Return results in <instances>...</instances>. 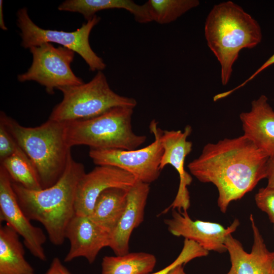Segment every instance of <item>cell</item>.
<instances>
[{
  "mask_svg": "<svg viewBox=\"0 0 274 274\" xmlns=\"http://www.w3.org/2000/svg\"><path fill=\"white\" fill-rule=\"evenodd\" d=\"M268 159L243 135L206 144L187 167L200 182L217 187L218 206L225 213L231 202L242 198L266 178Z\"/></svg>",
  "mask_w": 274,
  "mask_h": 274,
  "instance_id": "1",
  "label": "cell"
},
{
  "mask_svg": "<svg viewBox=\"0 0 274 274\" xmlns=\"http://www.w3.org/2000/svg\"><path fill=\"white\" fill-rule=\"evenodd\" d=\"M84 165L70 155L65 169L52 186L32 190L12 182V187L23 211L30 220L40 222L55 246L63 244L65 230L75 215L77 187L85 174Z\"/></svg>",
  "mask_w": 274,
  "mask_h": 274,
  "instance_id": "2",
  "label": "cell"
},
{
  "mask_svg": "<svg viewBox=\"0 0 274 274\" xmlns=\"http://www.w3.org/2000/svg\"><path fill=\"white\" fill-rule=\"evenodd\" d=\"M207 44L221 65V79L226 85L239 52L253 48L262 40L258 22L239 6L231 1L215 5L204 25Z\"/></svg>",
  "mask_w": 274,
  "mask_h": 274,
  "instance_id": "3",
  "label": "cell"
},
{
  "mask_svg": "<svg viewBox=\"0 0 274 274\" xmlns=\"http://www.w3.org/2000/svg\"><path fill=\"white\" fill-rule=\"evenodd\" d=\"M0 123L32 163L42 189L53 185L63 174L71 154L65 138V123L48 119L37 127H25L3 111Z\"/></svg>",
  "mask_w": 274,
  "mask_h": 274,
  "instance_id": "4",
  "label": "cell"
},
{
  "mask_svg": "<svg viewBox=\"0 0 274 274\" xmlns=\"http://www.w3.org/2000/svg\"><path fill=\"white\" fill-rule=\"evenodd\" d=\"M133 109L114 107L90 119L64 123L68 146L85 145L94 149H138L146 142L147 137L132 130Z\"/></svg>",
  "mask_w": 274,
  "mask_h": 274,
  "instance_id": "5",
  "label": "cell"
},
{
  "mask_svg": "<svg viewBox=\"0 0 274 274\" xmlns=\"http://www.w3.org/2000/svg\"><path fill=\"white\" fill-rule=\"evenodd\" d=\"M62 100L52 110L49 119L61 123L90 119L117 107L134 108L135 99L119 95L110 87L102 71L88 82L60 87Z\"/></svg>",
  "mask_w": 274,
  "mask_h": 274,
  "instance_id": "6",
  "label": "cell"
},
{
  "mask_svg": "<svg viewBox=\"0 0 274 274\" xmlns=\"http://www.w3.org/2000/svg\"><path fill=\"white\" fill-rule=\"evenodd\" d=\"M16 16L17 25L20 30L21 45L24 48L54 43L80 55L91 72L102 71L106 67L103 59L95 53L89 43L90 34L100 20V17L96 15L71 32L41 28L29 17L25 7L18 10Z\"/></svg>",
  "mask_w": 274,
  "mask_h": 274,
  "instance_id": "7",
  "label": "cell"
},
{
  "mask_svg": "<svg viewBox=\"0 0 274 274\" xmlns=\"http://www.w3.org/2000/svg\"><path fill=\"white\" fill-rule=\"evenodd\" d=\"M149 129L154 141L145 147L129 150L90 149L89 157L97 166L119 168L131 174L136 180L150 184L159 178L161 170L163 149L161 138L163 130L155 120L150 122Z\"/></svg>",
  "mask_w": 274,
  "mask_h": 274,
  "instance_id": "8",
  "label": "cell"
},
{
  "mask_svg": "<svg viewBox=\"0 0 274 274\" xmlns=\"http://www.w3.org/2000/svg\"><path fill=\"white\" fill-rule=\"evenodd\" d=\"M29 49L32 61L26 72L18 75V81H35L44 86L51 95L56 89L84 83L72 70L75 53L73 51L61 46L55 47L49 43Z\"/></svg>",
  "mask_w": 274,
  "mask_h": 274,
  "instance_id": "9",
  "label": "cell"
},
{
  "mask_svg": "<svg viewBox=\"0 0 274 274\" xmlns=\"http://www.w3.org/2000/svg\"><path fill=\"white\" fill-rule=\"evenodd\" d=\"M0 220L5 222L23 238L30 253L41 261L46 260L43 245L46 236L43 230L33 226L21 209L13 190L11 179L0 165Z\"/></svg>",
  "mask_w": 274,
  "mask_h": 274,
  "instance_id": "10",
  "label": "cell"
},
{
  "mask_svg": "<svg viewBox=\"0 0 274 274\" xmlns=\"http://www.w3.org/2000/svg\"><path fill=\"white\" fill-rule=\"evenodd\" d=\"M164 223L173 235L193 241L209 252L219 253L227 251L226 238L239 225L237 219L227 228L218 223L193 220L187 211L176 210H173L172 218L165 219Z\"/></svg>",
  "mask_w": 274,
  "mask_h": 274,
  "instance_id": "11",
  "label": "cell"
},
{
  "mask_svg": "<svg viewBox=\"0 0 274 274\" xmlns=\"http://www.w3.org/2000/svg\"><path fill=\"white\" fill-rule=\"evenodd\" d=\"M192 128L187 125L181 130H163L161 141L163 152L160 161L162 170L167 165H170L177 171L180 178L178 190L172 203L162 213L169 209H177L179 212L187 211L190 207V196L187 187L192 182L191 176L185 170L184 165L187 156L192 151V144L188 141Z\"/></svg>",
  "mask_w": 274,
  "mask_h": 274,
  "instance_id": "12",
  "label": "cell"
},
{
  "mask_svg": "<svg viewBox=\"0 0 274 274\" xmlns=\"http://www.w3.org/2000/svg\"><path fill=\"white\" fill-rule=\"evenodd\" d=\"M136 179L130 174L111 166H97L79 180L76 190L75 214L90 216L99 195L113 187L129 188Z\"/></svg>",
  "mask_w": 274,
  "mask_h": 274,
  "instance_id": "13",
  "label": "cell"
},
{
  "mask_svg": "<svg viewBox=\"0 0 274 274\" xmlns=\"http://www.w3.org/2000/svg\"><path fill=\"white\" fill-rule=\"evenodd\" d=\"M65 238L70 247L64 261L85 258L92 264L104 248L109 247L110 232L96 224L88 216L75 214L67 226Z\"/></svg>",
  "mask_w": 274,
  "mask_h": 274,
  "instance_id": "14",
  "label": "cell"
},
{
  "mask_svg": "<svg viewBox=\"0 0 274 274\" xmlns=\"http://www.w3.org/2000/svg\"><path fill=\"white\" fill-rule=\"evenodd\" d=\"M250 220L253 233V244L250 253L231 234L225 242L229 253L230 269L233 274H274V252L269 251L255 223L252 214Z\"/></svg>",
  "mask_w": 274,
  "mask_h": 274,
  "instance_id": "15",
  "label": "cell"
},
{
  "mask_svg": "<svg viewBox=\"0 0 274 274\" xmlns=\"http://www.w3.org/2000/svg\"><path fill=\"white\" fill-rule=\"evenodd\" d=\"M150 184L136 180L128 190L125 209L118 224L110 233V248L116 255L129 253L131 234L144 220Z\"/></svg>",
  "mask_w": 274,
  "mask_h": 274,
  "instance_id": "16",
  "label": "cell"
},
{
  "mask_svg": "<svg viewBox=\"0 0 274 274\" xmlns=\"http://www.w3.org/2000/svg\"><path fill=\"white\" fill-rule=\"evenodd\" d=\"M244 135L269 158H274V111L264 95L251 103L250 111L239 115Z\"/></svg>",
  "mask_w": 274,
  "mask_h": 274,
  "instance_id": "17",
  "label": "cell"
},
{
  "mask_svg": "<svg viewBox=\"0 0 274 274\" xmlns=\"http://www.w3.org/2000/svg\"><path fill=\"white\" fill-rule=\"evenodd\" d=\"M111 9L128 11L140 23L152 21L146 3L141 5L131 0H66L58 7L59 11L80 13L87 21L97 12Z\"/></svg>",
  "mask_w": 274,
  "mask_h": 274,
  "instance_id": "18",
  "label": "cell"
},
{
  "mask_svg": "<svg viewBox=\"0 0 274 274\" xmlns=\"http://www.w3.org/2000/svg\"><path fill=\"white\" fill-rule=\"evenodd\" d=\"M19 235L7 224L0 227V274H35L24 257Z\"/></svg>",
  "mask_w": 274,
  "mask_h": 274,
  "instance_id": "19",
  "label": "cell"
},
{
  "mask_svg": "<svg viewBox=\"0 0 274 274\" xmlns=\"http://www.w3.org/2000/svg\"><path fill=\"white\" fill-rule=\"evenodd\" d=\"M129 188L113 187L104 190L97 198L89 216L96 224L110 233L124 211Z\"/></svg>",
  "mask_w": 274,
  "mask_h": 274,
  "instance_id": "20",
  "label": "cell"
},
{
  "mask_svg": "<svg viewBox=\"0 0 274 274\" xmlns=\"http://www.w3.org/2000/svg\"><path fill=\"white\" fill-rule=\"evenodd\" d=\"M156 261L154 255L143 252L106 256L101 262V274H150Z\"/></svg>",
  "mask_w": 274,
  "mask_h": 274,
  "instance_id": "21",
  "label": "cell"
},
{
  "mask_svg": "<svg viewBox=\"0 0 274 274\" xmlns=\"http://www.w3.org/2000/svg\"><path fill=\"white\" fill-rule=\"evenodd\" d=\"M1 165L5 168L12 182L29 190L42 189L36 170L21 149L1 162Z\"/></svg>",
  "mask_w": 274,
  "mask_h": 274,
  "instance_id": "22",
  "label": "cell"
},
{
  "mask_svg": "<svg viewBox=\"0 0 274 274\" xmlns=\"http://www.w3.org/2000/svg\"><path fill=\"white\" fill-rule=\"evenodd\" d=\"M145 3L152 21L165 24L197 7L200 3L198 0H149Z\"/></svg>",
  "mask_w": 274,
  "mask_h": 274,
  "instance_id": "23",
  "label": "cell"
},
{
  "mask_svg": "<svg viewBox=\"0 0 274 274\" xmlns=\"http://www.w3.org/2000/svg\"><path fill=\"white\" fill-rule=\"evenodd\" d=\"M208 254L209 251L195 242L185 238L182 250L177 258L162 269L150 274H168L176 266L186 264L196 258L206 256Z\"/></svg>",
  "mask_w": 274,
  "mask_h": 274,
  "instance_id": "24",
  "label": "cell"
},
{
  "mask_svg": "<svg viewBox=\"0 0 274 274\" xmlns=\"http://www.w3.org/2000/svg\"><path fill=\"white\" fill-rule=\"evenodd\" d=\"M255 200L258 208L274 223V188L267 186L260 188L255 196Z\"/></svg>",
  "mask_w": 274,
  "mask_h": 274,
  "instance_id": "25",
  "label": "cell"
},
{
  "mask_svg": "<svg viewBox=\"0 0 274 274\" xmlns=\"http://www.w3.org/2000/svg\"><path fill=\"white\" fill-rule=\"evenodd\" d=\"M21 148L18 146L5 126L0 123V161L15 154Z\"/></svg>",
  "mask_w": 274,
  "mask_h": 274,
  "instance_id": "26",
  "label": "cell"
},
{
  "mask_svg": "<svg viewBox=\"0 0 274 274\" xmlns=\"http://www.w3.org/2000/svg\"><path fill=\"white\" fill-rule=\"evenodd\" d=\"M45 274H72L62 263L59 258L55 257Z\"/></svg>",
  "mask_w": 274,
  "mask_h": 274,
  "instance_id": "27",
  "label": "cell"
},
{
  "mask_svg": "<svg viewBox=\"0 0 274 274\" xmlns=\"http://www.w3.org/2000/svg\"><path fill=\"white\" fill-rule=\"evenodd\" d=\"M267 187L274 188V158H269L267 163Z\"/></svg>",
  "mask_w": 274,
  "mask_h": 274,
  "instance_id": "28",
  "label": "cell"
},
{
  "mask_svg": "<svg viewBox=\"0 0 274 274\" xmlns=\"http://www.w3.org/2000/svg\"><path fill=\"white\" fill-rule=\"evenodd\" d=\"M274 64V54L253 75L251 78L258 74L261 71L268 67L269 66Z\"/></svg>",
  "mask_w": 274,
  "mask_h": 274,
  "instance_id": "29",
  "label": "cell"
},
{
  "mask_svg": "<svg viewBox=\"0 0 274 274\" xmlns=\"http://www.w3.org/2000/svg\"><path fill=\"white\" fill-rule=\"evenodd\" d=\"M3 2L2 0L0 1V27L3 30H7L8 28L7 27L4 18L3 14Z\"/></svg>",
  "mask_w": 274,
  "mask_h": 274,
  "instance_id": "30",
  "label": "cell"
},
{
  "mask_svg": "<svg viewBox=\"0 0 274 274\" xmlns=\"http://www.w3.org/2000/svg\"><path fill=\"white\" fill-rule=\"evenodd\" d=\"M168 274H186L184 271L183 265H179L173 268Z\"/></svg>",
  "mask_w": 274,
  "mask_h": 274,
  "instance_id": "31",
  "label": "cell"
},
{
  "mask_svg": "<svg viewBox=\"0 0 274 274\" xmlns=\"http://www.w3.org/2000/svg\"><path fill=\"white\" fill-rule=\"evenodd\" d=\"M227 274H233L232 270L230 268L229 271L227 272Z\"/></svg>",
  "mask_w": 274,
  "mask_h": 274,
  "instance_id": "32",
  "label": "cell"
},
{
  "mask_svg": "<svg viewBox=\"0 0 274 274\" xmlns=\"http://www.w3.org/2000/svg\"><path fill=\"white\" fill-rule=\"evenodd\" d=\"M273 225H274V223H273Z\"/></svg>",
  "mask_w": 274,
  "mask_h": 274,
  "instance_id": "33",
  "label": "cell"
}]
</instances>
